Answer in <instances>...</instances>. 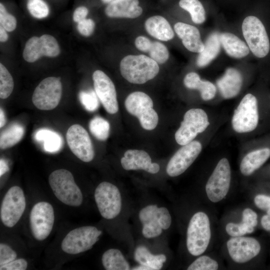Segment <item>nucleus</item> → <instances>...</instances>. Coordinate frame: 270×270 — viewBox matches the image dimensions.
I'll return each mask as SVG.
<instances>
[{"mask_svg": "<svg viewBox=\"0 0 270 270\" xmlns=\"http://www.w3.org/2000/svg\"><path fill=\"white\" fill-rule=\"evenodd\" d=\"M158 64L144 54L128 55L120 62L122 76L128 82L142 84L154 78L159 72Z\"/></svg>", "mask_w": 270, "mask_h": 270, "instance_id": "nucleus-1", "label": "nucleus"}, {"mask_svg": "<svg viewBox=\"0 0 270 270\" xmlns=\"http://www.w3.org/2000/svg\"><path fill=\"white\" fill-rule=\"evenodd\" d=\"M48 182L55 196L62 203L76 207L82 204V192L69 170L59 169L53 171L49 176Z\"/></svg>", "mask_w": 270, "mask_h": 270, "instance_id": "nucleus-2", "label": "nucleus"}, {"mask_svg": "<svg viewBox=\"0 0 270 270\" xmlns=\"http://www.w3.org/2000/svg\"><path fill=\"white\" fill-rule=\"evenodd\" d=\"M211 232L208 216L204 212L194 214L186 232V247L192 256H198L206 250L210 242Z\"/></svg>", "mask_w": 270, "mask_h": 270, "instance_id": "nucleus-3", "label": "nucleus"}, {"mask_svg": "<svg viewBox=\"0 0 270 270\" xmlns=\"http://www.w3.org/2000/svg\"><path fill=\"white\" fill-rule=\"evenodd\" d=\"M125 107L127 111L139 120L142 128L152 130L156 126L158 117L153 108V102L146 94L142 92H134L130 94L126 99Z\"/></svg>", "mask_w": 270, "mask_h": 270, "instance_id": "nucleus-4", "label": "nucleus"}, {"mask_svg": "<svg viewBox=\"0 0 270 270\" xmlns=\"http://www.w3.org/2000/svg\"><path fill=\"white\" fill-rule=\"evenodd\" d=\"M242 32L250 50L256 57L262 58L269 52L270 40L264 26L256 16H248L242 24Z\"/></svg>", "mask_w": 270, "mask_h": 270, "instance_id": "nucleus-5", "label": "nucleus"}, {"mask_svg": "<svg viewBox=\"0 0 270 270\" xmlns=\"http://www.w3.org/2000/svg\"><path fill=\"white\" fill-rule=\"evenodd\" d=\"M101 230L93 226H84L70 231L63 239L61 248L66 253L76 254L90 250L98 240Z\"/></svg>", "mask_w": 270, "mask_h": 270, "instance_id": "nucleus-6", "label": "nucleus"}, {"mask_svg": "<svg viewBox=\"0 0 270 270\" xmlns=\"http://www.w3.org/2000/svg\"><path fill=\"white\" fill-rule=\"evenodd\" d=\"M95 201L101 216L107 220L113 219L120 213L122 197L118 188L107 182L100 183L94 191Z\"/></svg>", "mask_w": 270, "mask_h": 270, "instance_id": "nucleus-7", "label": "nucleus"}, {"mask_svg": "<svg viewBox=\"0 0 270 270\" xmlns=\"http://www.w3.org/2000/svg\"><path fill=\"white\" fill-rule=\"evenodd\" d=\"M210 125L206 112L200 108H192L184 115L180 126L175 134L176 142L184 146L192 142Z\"/></svg>", "mask_w": 270, "mask_h": 270, "instance_id": "nucleus-8", "label": "nucleus"}, {"mask_svg": "<svg viewBox=\"0 0 270 270\" xmlns=\"http://www.w3.org/2000/svg\"><path fill=\"white\" fill-rule=\"evenodd\" d=\"M258 122L256 98L252 94H246L234 112L232 124L234 130L245 133L254 130Z\"/></svg>", "mask_w": 270, "mask_h": 270, "instance_id": "nucleus-9", "label": "nucleus"}, {"mask_svg": "<svg viewBox=\"0 0 270 270\" xmlns=\"http://www.w3.org/2000/svg\"><path fill=\"white\" fill-rule=\"evenodd\" d=\"M62 95V84L60 78L44 79L35 88L32 101L34 106L43 110H52L58 104Z\"/></svg>", "mask_w": 270, "mask_h": 270, "instance_id": "nucleus-10", "label": "nucleus"}, {"mask_svg": "<svg viewBox=\"0 0 270 270\" xmlns=\"http://www.w3.org/2000/svg\"><path fill=\"white\" fill-rule=\"evenodd\" d=\"M26 202L23 190L18 186L10 188L2 202L0 219L8 228L15 226L21 218L26 208Z\"/></svg>", "mask_w": 270, "mask_h": 270, "instance_id": "nucleus-11", "label": "nucleus"}, {"mask_svg": "<svg viewBox=\"0 0 270 270\" xmlns=\"http://www.w3.org/2000/svg\"><path fill=\"white\" fill-rule=\"evenodd\" d=\"M54 222L52 206L46 202L35 204L30 214V226L32 234L35 239L42 241L50 234Z\"/></svg>", "mask_w": 270, "mask_h": 270, "instance_id": "nucleus-12", "label": "nucleus"}, {"mask_svg": "<svg viewBox=\"0 0 270 270\" xmlns=\"http://www.w3.org/2000/svg\"><path fill=\"white\" fill-rule=\"evenodd\" d=\"M231 172L228 160L222 158L209 178L206 192L208 199L213 202L222 200L227 194L230 184Z\"/></svg>", "mask_w": 270, "mask_h": 270, "instance_id": "nucleus-13", "label": "nucleus"}, {"mask_svg": "<svg viewBox=\"0 0 270 270\" xmlns=\"http://www.w3.org/2000/svg\"><path fill=\"white\" fill-rule=\"evenodd\" d=\"M68 144L72 152L80 160L88 162L94 156L93 145L88 132L82 126L74 124L66 134Z\"/></svg>", "mask_w": 270, "mask_h": 270, "instance_id": "nucleus-14", "label": "nucleus"}, {"mask_svg": "<svg viewBox=\"0 0 270 270\" xmlns=\"http://www.w3.org/2000/svg\"><path fill=\"white\" fill-rule=\"evenodd\" d=\"M60 53L56 39L51 35L43 34L40 37L32 36L26 42L22 53L24 60L33 62L42 56L55 57Z\"/></svg>", "mask_w": 270, "mask_h": 270, "instance_id": "nucleus-15", "label": "nucleus"}, {"mask_svg": "<svg viewBox=\"0 0 270 270\" xmlns=\"http://www.w3.org/2000/svg\"><path fill=\"white\" fill-rule=\"evenodd\" d=\"M202 149L201 144L196 140L182 146L168 162L166 168L168 174L174 177L182 174L196 160Z\"/></svg>", "mask_w": 270, "mask_h": 270, "instance_id": "nucleus-16", "label": "nucleus"}, {"mask_svg": "<svg viewBox=\"0 0 270 270\" xmlns=\"http://www.w3.org/2000/svg\"><path fill=\"white\" fill-rule=\"evenodd\" d=\"M94 91L106 111L114 114L118 110L116 92L110 78L102 71L96 70L92 74Z\"/></svg>", "mask_w": 270, "mask_h": 270, "instance_id": "nucleus-17", "label": "nucleus"}, {"mask_svg": "<svg viewBox=\"0 0 270 270\" xmlns=\"http://www.w3.org/2000/svg\"><path fill=\"white\" fill-rule=\"evenodd\" d=\"M226 246L230 258L234 262L240 264L250 261L260 250L259 242L251 237H232L228 241Z\"/></svg>", "mask_w": 270, "mask_h": 270, "instance_id": "nucleus-18", "label": "nucleus"}, {"mask_svg": "<svg viewBox=\"0 0 270 270\" xmlns=\"http://www.w3.org/2000/svg\"><path fill=\"white\" fill-rule=\"evenodd\" d=\"M174 30L188 50L196 53H200L203 50L204 44L201 40L200 32L196 27L178 22L174 24Z\"/></svg>", "mask_w": 270, "mask_h": 270, "instance_id": "nucleus-19", "label": "nucleus"}, {"mask_svg": "<svg viewBox=\"0 0 270 270\" xmlns=\"http://www.w3.org/2000/svg\"><path fill=\"white\" fill-rule=\"evenodd\" d=\"M142 12L138 0H116L108 4L105 13L110 18H134Z\"/></svg>", "mask_w": 270, "mask_h": 270, "instance_id": "nucleus-20", "label": "nucleus"}, {"mask_svg": "<svg viewBox=\"0 0 270 270\" xmlns=\"http://www.w3.org/2000/svg\"><path fill=\"white\" fill-rule=\"evenodd\" d=\"M216 84L222 97L224 98H231L237 96L240 92L242 78L236 69L230 68L217 80Z\"/></svg>", "mask_w": 270, "mask_h": 270, "instance_id": "nucleus-21", "label": "nucleus"}, {"mask_svg": "<svg viewBox=\"0 0 270 270\" xmlns=\"http://www.w3.org/2000/svg\"><path fill=\"white\" fill-rule=\"evenodd\" d=\"M158 207L156 204L147 206L142 208L138 214L140 221L142 224V234L148 238L159 236L162 232L157 216Z\"/></svg>", "mask_w": 270, "mask_h": 270, "instance_id": "nucleus-22", "label": "nucleus"}, {"mask_svg": "<svg viewBox=\"0 0 270 270\" xmlns=\"http://www.w3.org/2000/svg\"><path fill=\"white\" fill-rule=\"evenodd\" d=\"M144 27L147 32L154 38L162 41H168L174 36V32L163 16H154L148 18Z\"/></svg>", "mask_w": 270, "mask_h": 270, "instance_id": "nucleus-23", "label": "nucleus"}, {"mask_svg": "<svg viewBox=\"0 0 270 270\" xmlns=\"http://www.w3.org/2000/svg\"><path fill=\"white\" fill-rule=\"evenodd\" d=\"M120 162L126 170H143L147 172L152 164L151 158L146 152L137 150H126L121 158Z\"/></svg>", "mask_w": 270, "mask_h": 270, "instance_id": "nucleus-24", "label": "nucleus"}, {"mask_svg": "<svg viewBox=\"0 0 270 270\" xmlns=\"http://www.w3.org/2000/svg\"><path fill=\"white\" fill-rule=\"evenodd\" d=\"M221 44L230 56L240 58L246 56L250 48L246 44L233 34L222 32L220 34Z\"/></svg>", "mask_w": 270, "mask_h": 270, "instance_id": "nucleus-25", "label": "nucleus"}, {"mask_svg": "<svg viewBox=\"0 0 270 270\" xmlns=\"http://www.w3.org/2000/svg\"><path fill=\"white\" fill-rule=\"evenodd\" d=\"M270 148H263L248 154L240 164V170L244 176H250L260 168L270 158Z\"/></svg>", "mask_w": 270, "mask_h": 270, "instance_id": "nucleus-26", "label": "nucleus"}, {"mask_svg": "<svg viewBox=\"0 0 270 270\" xmlns=\"http://www.w3.org/2000/svg\"><path fill=\"white\" fill-rule=\"evenodd\" d=\"M184 84L188 88L198 90L204 100H210L216 95V88L215 86L209 81L201 80L196 72L188 73L184 79Z\"/></svg>", "mask_w": 270, "mask_h": 270, "instance_id": "nucleus-27", "label": "nucleus"}, {"mask_svg": "<svg viewBox=\"0 0 270 270\" xmlns=\"http://www.w3.org/2000/svg\"><path fill=\"white\" fill-rule=\"evenodd\" d=\"M204 44V48L199 53L196 60L198 66L201 68L208 65L219 54L221 46L220 34L216 32L211 34Z\"/></svg>", "mask_w": 270, "mask_h": 270, "instance_id": "nucleus-28", "label": "nucleus"}, {"mask_svg": "<svg viewBox=\"0 0 270 270\" xmlns=\"http://www.w3.org/2000/svg\"><path fill=\"white\" fill-rule=\"evenodd\" d=\"M34 138L42 144L46 152L54 153L59 151L63 146L62 138L58 132L48 128H40L36 132Z\"/></svg>", "mask_w": 270, "mask_h": 270, "instance_id": "nucleus-29", "label": "nucleus"}, {"mask_svg": "<svg viewBox=\"0 0 270 270\" xmlns=\"http://www.w3.org/2000/svg\"><path fill=\"white\" fill-rule=\"evenodd\" d=\"M134 258L138 263L148 266L150 270H160L166 260L165 255L152 254L147 248L142 246H139L136 249Z\"/></svg>", "mask_w": 270, "mask_h": 270, "instance_id": "nucleus-30", "label": "nucleus"}, {"mask_svg": "<svg viewBox=\"0 0 270 270\" xmlns=\"http://www.w3.org/2000/svg\"><path fill=\"white\" fill-rule=\"evenodd\" d=\"M102 262L106 270H128L130 264L122 252L118 249L110 248L102 254Z\"/></svg>", "mask_w": 270, "mask_h": 270, "instance_id": "nucleus-31", "label": "nucleus"}, {"mask_svg": "<svg viewBox=\"0 0 270 270\" xmlns=\"http://www.w3.org/2000/svg\"><path fill=\"white\" fill-rule=\"evenodd\" d=\"M24 130L20 124L12 123L0 132V148L4 150L11 148L22 138Z\"/></svg>", "mask_w": 270, "mask_h": 270, "instance_id": "nucleus-32", "label": "nucleus"}, {"mask_svg": "<svg viewBox=\"0 0 270 270\" xmlns=\"http://www.w3.org/2000/svg\"><path fill=\"white\" fill-rule=\"evenodd\" d=\"M179 5L190 14L192 20L195 24H200L205 21L206 12L198 0H180Z\"/></svg>", "mask_w": 270, "mask_h": 270, "instance_id": "nucleus-33", "label": "nucleus"}, {"mask_svg": "<svg viewBox=\"0 0 270 270\" xmlns=\"http://www.w3.org/2000/svg\"><path fill=\"white\" fill-rule=\"evenodd\" d=\"M89 129L91 134L98 140H106L108 137L110 131L109 122L104 118L96 116L90 122Z\"/></svg>", "mask_w": 270, "mask_h": 270, "instance_id": "nucleus-34", "label": "nucleus"}, {"mask_svg": "<svg viewBox=\"0 0 270 270\" xmlns=\"http://www.w3.org/2000/svg\"><path fill=\"white\" fill-rule=\"evenodd\" d=\"M14 87L13 78L6 68L0 64V98H8L12 93Z\"/></svg>", "mask_w": 270, "mask_h": 270, "instance_id": "nucleus-35", "label": "nucleus"}, {"mask_svg": "<svg viewBox=\"0 0 270 270\" xmlns=\"http://www.w3.org/2000/svg\"><path fill=\"white\" fill-rule=\"evenodd\" d=\"M26 8L32 16L38 19L46 18L50 12V8L44 0H28Z\"/></svg>", "mask_w": 270, "mask_h": 270, "instance_id": "nucleus-36", "label": "nucleus"}, {"mask_svg": "<svg viewBox=\"0 0 270 270\" xmlns=\"http://www.w3.org/2000/svg\"><path fill=\"white\" fill-rule=\"evenodd\" d=\"M150 58L158 64H162L169 58V52L164 44L158 42H152V46L148 52Z\"/></svg>", "mask_w": 270, "mask_h": 270, "instance_id": "nucleus-37", "label": "nucleus"}, {"mask_svg": "<svg viewBox=\"0 0 270 270\" xmlns=\"http://www.w3.org/2000/svg\"><path fill=\"white\" fill-rule=\"evenodd\" d=\"M78 98L82 104L88 112H94L99 107L98 96L92 90L80 92Z\"/></svg>", "mask_w": 270, "mask_h": 270, "instance_id": "nucleus-38", "label": "nucleus"}, {"mask_svg": "<svg viewBox=\"0 0 270 270\" xmlns=\"http://www.w3.org/2000/svg\"><path fill=\"white\" fill-rule=\"evenodd\" d=\"M218 268V262L206 256H200L188 268V270H216Z\"/></svg>", "mask_w": 270, "mask_h": 270, "instance_id": "nucleus-39", "label": "nucleus"}, {"mask_svg": "<svg viewBox=\"0 0 270 270\" xmlns=\"http://www.w3.org/2000/svg\"><path fill=\"white\" fill-rule=\"evenodd\" d=\"M0 24L7 32H12L16 26L17 21L16 18L8 13L4 5L0 3Z\"/></svg>", "mask_w": 270, "mask_h": 270, "instance_id": "nucleus-40", "label": "nucleus"}, {"mask_svg": "<svg viewBox=\"0 0 270 270\" xmlns=\"http://www.w3.org/2000/svg\"><path fill=\"white\" fill-rule=\"evenodd\" d=\"M226 230L228 234L232 237L242 236L254 232L253 230L242 221L240 224L228 223L226 225Z\"/></svg>", "mask_w": 270, "mask_h": 270, "instance_id": "nucleus-41", "label": "nucleus"}, {"mask_svg": "<svg viewBox=\"0 0 270 270\" xmlns=\"http://www.w3.org/2000/svg\"><path fill=\"white\" fill-rule=\"evenodd\" d=\"M16 252L6 244H0V266L16 260Z\"/></svg>", "mask_w": 270, "mask_h": 270, "instance_id": "nucleus-42", "label": "nucleus"}, {"mask_svg": "<svg viewBox=\"0 0 270 270\" xmlns=\"http://www.w3.org/2000/svg\"><path fill=\"white\" fill-rule=\"evenodd\" d=\"M157 215L159 224L162 230L168 229L172 223V218L168 210L165 207L158 208Z\"/></svg>", "mask_w": 270, "mask_h": 270, "instance_id": "nucleus-43", "label": "nucleus"}, {"mask_svg": "<svg viewBox=\"0 0 270 270\" xmlns=\"http://www.w3.org/2000/svg\"><path fill=\"white\" fill-rule=\"evenodd\" d=\"M94 22L90 18L84 19L79 22L77 26L78 32L85 36H89L92 35L94 31Z\"/></svg>", "mask_w": 270, "mask_h": 270, "instance_id": "nucleus-44", "label": "nucleus"}, {"mask_svg": "<svg viewBox=\"0 0 270 270\" xmlns=\"http://www.w3.org/2000/svg\"><path fill=\"white\" fill-rule=\"evenodd\" d=\"M242 221L254 230L258 223L256 214L252 209L246 208L242 212Z\"/></svg>", "mask_w": 270, "mask_h": 270, "instance_id": "nucleus-45", "label": "nucleus"}, {"mask_svg": "<svg viewBox=\"0 0 270 270\" xmlns=\"http://www.w3.org/2000/svg\"><path fill=\"white\" fill-rule=\"evenodd\" d=\"M28 262L24 258L14 260L8 264L0 266V270H25Z\"/></svg>", "mask_w": 270, "mask_h": 270, "instance_id": "nucleus-46", "label": "nucleus"}, {"mask_svg": "<svg viewBox=\"0 0 270 270\" xmlns=\"http://www.w3.org/2000/svg\"><path fill=\"white\" fill-rule=\"evenodd\" d=\"M134 44L138 50L144 52H148L152 46V42L146 36H139L136 38Z\"/></svg>", "mask_w": 270, "mask_h": 270, "instance_id": "nucleus-47", "label": "nucleus"}, {"mask_svg": "<svg viewBox=\"0 0 270 270\" xmlns=\"http://www.w3.org/2000/svg\"><path fill=\"white\" fill-rule=\"evenodd\" d=\"M254 202L260 209L268 210L270 208V196L264 194L257 195L254 198Z\"/></svg>", "mask_w": 270, "mask_h": 270, "instance_id": "nucleus-48", "label": "nucleus"}, {"mask_svg": "<svg viewBox=\"0 0 270 270\" xmlns=\"http://www.w3.org/2000/svg\"><path fill=\"white\" fill-rule=\"evenodd\" d=\"M88 9L84 6L78 7L73 14V20L74 22L78 23L84 20L88 14Z\"/></svg>", "mask_w": 270, "mask_h": 270, "instance_id": "nucleus-49", "label": "nucleus"}, {"mask_svg": "<svg viewBox=\"0 0 270 270\" xmlns=\"http://www.w3.org/2000/svg\"><path fill=\"white\" fill-rule=\"evenodd\" d=\"M261 224L264 229L270 230V208L268 210L267 214L262 217Z\"/></svg>", "mask_w": 270, "mask_h": 270, "instance_id": "nucleus-50", "label": "nucleus"}, {"mask_svg": "<svg viewBox=\"0 0 270 270\" xmlns=\"http://www.w3.org/2000/svg\"><path fill=\"white\" fill-rule=\"evenodd\" d=\"M8 36L6 30L2 26H0V41L5 42L8 40Z\"/></svg>", "mask_w": 270, "mask_h": 270, "instance_id": "nucleus-51", "label": "nucleus"}, {"mask_svg": "<svg viewBox=\"0 0 270 270\" xmlns=\"http://www.w3.org/2000/svg\"><path fill=\"white\" fill-rule=\"evenodd\" d=\"M8 168L6 162L3 160L0 159V176H1L8 170Z\"/></svg>", "mask_w": 270, "mask_h": 270, "instance_id": "nucleus-52", "label": "nucleus"}, {"mask_svg": "<svg viewBox=\"0 0 270 270\" xmlns=\"http://www.w3.org/2000/svg\"><path fill=\"white\" fill-rule=\"evenodd\" d=\"M6 123L5 114L2 108H0V128L3 127Z\"/></svg>", "mask_w": 270, "mask_h": 270, "instance_id": "nucleus-53", "label": "nucleus"}, {"mask_svg": "<svg viewBox=\"0 0 270 270\" xmlns=\"http://www.w3.org/2000/svg\"><path fill=\"white\" fill-rule=\"evenodd\" d=\"M134 270H150V268L146 266L140 264L138 266H136L132 268Z\"/></svg>", "mask_w": 270, "mask_h": 270, "instance_id": "nucleus-54", "label": "nucleus"}, {"mask_svg": "<svg viewBox=\"0 0 270 270\" xmlns=\"http://www.w3.org/2000/svg\"><path fill=\"white\" fill-rule=\"evenodd\" d=\"M102 2L104 4H110L112 2H114L115 0H101Z\"/></svg>", "mask_w": 270, "mask_h": 270, "instance_id": "nucleus-55", "label": "nucleus"}]
</instances>
